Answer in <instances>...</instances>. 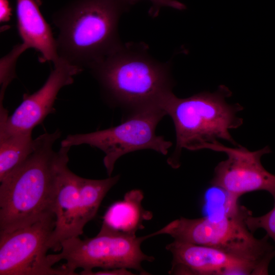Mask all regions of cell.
Listing matches in <instances>:
<instances>
[{
	"label": "cell",
	"mask_w": 275,
	"mask_h": 275,
	"mask_svg": "<svg viewBox=\"0 0 275 275\" xmlns=\"http://www.w3.org/2000/svg\"><path fill=\"white\" fill-rule=\"evenodd\" d=\"M171 63L157 61L141 42L122 43L90 71L104 101L124 117L153 107L164 108L175 85Z\"/></svg>",
	"instance_id": "cell-1"
},
{
	"label": "cell",
	"mask_w": 275,
	"mask_h": 275,
	"mask_svg": "<svg viewBox=\"0 0 275 275\" xmlns=\"http://www.w3.org/2000/svg\"><path fill=\"white\" fill-rule=\"evenodd\" d=\"M57 130L36 138L27 158L0 181V233L33 223L53 211L60 170L69 161L71 147L53 145L61 136Z\"/></svg>",
	"instance_id": "cell-2"
},
{
	"label": "cell",
	"mask_w": 275,
	"mask_h": 275,
	"mask_svg": "<svg viewBox=\"0 0 275 275\" xmlns=\"http://www.w3.org/2000/svg\"><path fill=\"white\" fill-rule=\"evenodd\" d=\"M124 0H72L56 12L53 23L59 58L82 71L89 69L122 43L118 34Z\"/></svg>",
	"instance_id": "cell-3"
},
{
	"label": "cell",
	"mask_w": 275,
	"mask_h": 275,
	"mask_svg": "<svg viewBox=\"0 0 275 275\" xmlns=\"http://www.w3.org/2000/svg\"><path fill=\"white\" fill-rule=\"evenodd\" d=\"M231 95L228 87L221 85L213 93L201 92L186 98H178L173 93L169 97L164 109L172 119L176 136L174 151L168 160L169 164L174 168L179 166L183 149H205L219 140L239 146L229 130L242 124L243 120L237 114L243 107L226 101Z\"/></svg>",
	"instance_id": "cell-4"
},
{
	"label": "cell",
	"mask_w": 275,
	"mask_h": 275,
	"mask_svg": "<svg viewBox=\"0 0 275 275\" xmlns=\"http://www.w3.org/2000/svg\"><path fill=\"white\" fill-rule=\"evenodd\" d=\"M229 207L218 217L195 219L181 217L162 228V234L174 240L208 246L268 265L275 257V246L266 235L255 237L245 219L252 212L244 206L227 204Z\"/></svg>",
	"instance_id": "cell-5"
},
{
	"label": "cell",
	"mask_w": 275,
	"mask_h": 275,
	"mask_svg": "<svg viewBox=\"0 0 275 275\" xmlns=\"http://www.w3.org/2000/svg\"><path fill=\"white\" fill-rule=\"evenodd\" d=\"M160 231L137 237L113 230L102 224L94 237L80 239L79 236L62 241L60 253L49 254L53 265L64 260L63 265L70 275L78 274L75 270L82 269L79 274L87 275L95 267L103 270L133 269L141 274H149L142 267L144 261L152 262L154 257L145 254L141 245L146 239L159 235Z\"/></svg>",
	"instance_id": "cell-6"
},
{
	"label": "cell",
	"mask_w": 275,
	"mask_h": 275,
	"mask_svg": "<svg viewBox=\"0 0 275 275\" xmlns=\"http://www.w3.org/2000/svg\"><path fill=\"white\" fill-rule=\"evenodd\" d=\"M167 115L162 107H153L123 118L121 123L92 132L69 134L61 142L62 147L89 145L105 154L103 164L108 177L117 160L123 155L135 151L151 149L167 155L172 143L157 135L156 127Z\"/></svg>",
	"instance_id": "cell-7"
},
{
	"label": "cell",
	"mask_w": 275,
	"mask_h": 275,
	"mask_svg": "<svg viewBox=\"0 0 275 275\" xmlns=\"http://www.w3.org/2000/svg\"><path fill=\"white\" fill-rule=\"evenodd\" d=\"M55 222L52 212L33 223L0 233V275H70L63 266L53 267L47 254Z\"/></svg>",
	"instance_id": "cell-8"
},
{
	"label": "cell",
	"mask_w": 275,
	"mask_h": 275,
	"mask_svg": "<svg viewBox=\"0 0 275 275\" xmlns=\"http://www.w3.org/2000/svg\"><path fill=\"white\" fill-rule=\"evenodd\" d=\"M206 149L227 155L215 167L211 182L213 187L227 194L226 203L236 204L244 194L264 190L272 196L275 204V175L267 171L261 161L263 155L271 152L269 147L251 151L242 146L227 147L218 141Z\"/></svg>",
	"instance_id": "cell-9"
},
{
	"label": "cell",
	"mask_w": 275,
	"mask_h": 275,
	"mask_svg": "<svg viewBox=\"0 0 275 275\" xmlns=\"http://www.w3.org/2000/svg\"><path fill=\"white\" fill-rule=\"evenodd\" d=\"M172 255L169 273L178 275H261L268 266L224 251L174 240L166 246Z\"/></svg>",
	"instance_id": "cell-10"
},
{
	"label": "cell",
	"mask_w": 275,
	"mask_h": 275,
	"mask_svg": "<svg viewBox=\"0 0 275 275\" xmlns=\"http://www.w3.org/2000/svg\"><path fill=\"white\" fill-rule=\"evenodd\" d=\"M82 70L60 58L43 85L33 94H25L21 103L10 116L0 107V131L7 133L32 132L54 110L60 90L72 84L74 76Z\"/></svg>",
	"instance_id": "cell-11"
},
{
	"label": "cell",
	"mask_w": 275,
	"mask_h": 275,
	"mask_svg": "<svg viewBox=\"0 0 275 275\" xmlns=\"http://www.w3.org/2000/svg\"><path fill=\"white\" fill-rule=\"evenodd\" d=\"M68 162L64 163L60 170L53 206L56 222L49 245L55 252L61 250L62 241L77 237L75 227L79 205V176L69 170Z\"/></svg>",
	"instance_id": "cell-12"
},
{
	"label": "cell",
	"mask_w": 275,
	"mask_h": 275,
	"mask_svg": "<svg viewBox=\"0 0 275 275\" xmlns=\"http://www.w3.org/2000/svg\"><path fill=\"white\" fill-rule=\"evenodd\" d=\"M39 0H16L17 28L22 43L39 52L41 62L56 63L60 58L56 39L40 10Z\"/></svg>",
	"instance_id": "cell-13"
},
{
	"label": "cell",
	"mask_w": 275,
	"mask_h": 275,
	"mask_svg": "<svg viewBox=\"0 0 275 275\" xmlns=\"http://www.w3.org/2000/svg\"><path fill=\"white\" fill-rule=\"evenodd\" d=\"M143 193L139 189L127 192L124 199L112 204L103 217V223L120 232L135 235L144 229L143 223L152 218V213L146 210L142 205Z\"/></svg>",
	"instance_id": "cell-14"
},
{
	"label": "cell",
	"mask_w": 275,
	"mask_h": 275,
	"mask_svg": "<svg viewBox=\"0 0 275 275\" xmlns=\"http://www.w3.org/2000/svg\"><path fill=\"white\" fill-rule=\"evenodd\" d=\"M119 178V175L103 179H87L79 176V205L75 227L77 237L83 233L85 225L95 216L103 198Z\"/></svg>",
	"instance_id": "cell-15"
},
{
	"label": "cell",
	"mask_w": 275,
	"mask_h": 275,
	"mask_svg": "<svg viewBox=\"0 0 275 275\" xmlns=\"http://www.w3.org/2000/svg\"><path fill=\"white\" fill-rule=\"evenodd\" d=\"M32 132L0 131V181L17 168L34 150Z\"/></svg>",
	"instance_id": "cell-16"
},
{
	"label": "cell",
	"mask_w": 275,
	"mask_h": 275,
	"mask_svg": "<svg viewBox=\"0 0 275 275\" xmlns=\"http://www.w3.org/2000/svg\"><path fill=\"white\" fill-rule=\"evenodd\" d=\"M28 48L21 43L15 46L11 52L1 61L0 104L3 103L7 86L15 77V65L18 57Z\"/></svg>",
	"instance_id": "cell-17"
},
{
	"label": "cell",
	"mask_w": 275,
	"mask_h": 275,
	"mask_svg": "<svg viewBox=\"0 0 275 275\" xmlns=\"http://www.w3.org/2000/svg\"><path fill=\"white\" fill-rule=\"evenodd\" d=\"M249 230L254 233L258 229H263L266 235L275 244V204L273 208L263 215L255 217L250 213L245 219Z\"/></svg>",
	"instance_id": "cell-18"
},
{
	"label": "cell",
	"mask_w": 275,
	"mask_h": 275,
	"mask_svg": "<svg viewBox=\"0 0 275 275\" xmlns=\"http://www.w3.org/2000/svg\"><path fill=\"white\" fill-rule=\"evenodd\" d=\"M129 6H131L141 0H124ZM151 4L152 6L149 13L153 17L156 16L159 10L163 7H170L179 10H182L186 8L185 6L176 0H148Z\"/></svg>",
	"instance_id": "cell-19"
},
{
	"label": "cell",
	"mask_w": 275,
	"mask_h": 275,
	"mask_svg": "<svg viewBox=\"0 0 275 275\" xmlns=\"http://www.w3.org/2000/svg\"><path fill=\"white\" fill-rule=\"evenodd\" d=\"M129 275L133 274L131 271L126 268H115L112 269L103 270L98 271L93 270L87 273V275Z\"/></svg>",
	"instance_id": "cell-20"
},
{
	"label": "cell",
	"mask_w": 275,
	"mask_h": 275,
	"mask_svg": "<svg viewBox=\"0 0 275 275\" xmlns=\"http://www.w3.org/2000/svg\"><path fill=\"white\" fill-rule=\"evenodd\" d=\"M1 21L9 19L11 9L8 0H0Z\"/></svg>",
	"instance_id": "cell-21"
}]
</instances>
